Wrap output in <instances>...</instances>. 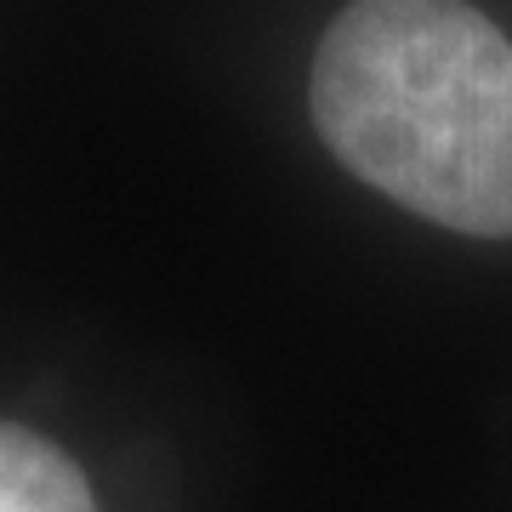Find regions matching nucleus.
<instances>
[{
    "label": "nucleus",
    "mask_w": 512,
    "mask_h": 512,
    "mask_svg": "<svg viewBox=\"0 0 512 512\" xmlns=\"http://www.w3.org/2000/svg\"><path fill=\"white\" fill-rule=\"evenodd\" d=\"M313 126L416 217L512 239V40L467 0H353L313 57Z\"/></svg>",
    "instance_id": "f257e3e1"
},
{
    "label": "nucleus",
    "mask_w": 512,
    "mask_h": 512,
    "mask_svg": "<svg viewBox=\"0 0 512 512\" xmlns=\"http://www.w3.org/2000/svg\"><path fill=\"white\" fill-rule=\"evenodd\" d=\"M0 512H97V501L52 439L0 421Z\"/></svg>",
    "instance_id": "f03ea898"
}]
</instances>
